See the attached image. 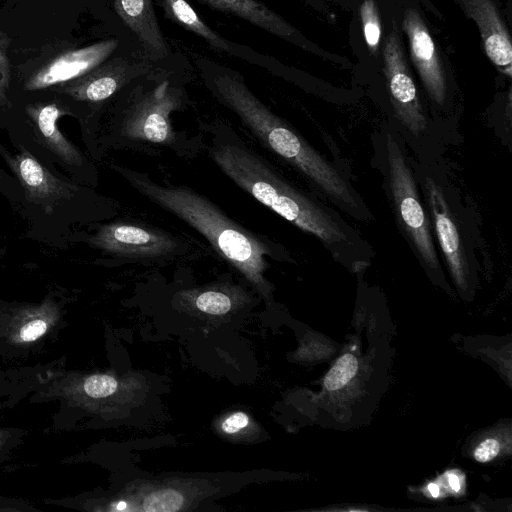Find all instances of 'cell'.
<instances>
[{
	"label": "cell",
	"instance_id": "obj_1",
	"mask_svg": "<svg viewBox=\"0 0 512 512\" xmlns=\"http://www.w3.org/2000/svg\"><path fill=\"white\" fill-rule=\"evenodd\" d=\"M193 67L177 55L126 85L114 100L108 127L99 137V152L130 150L150 156L164 152L183 158L197 157L204 149L202 134L178 130L173 114L188 109V83ZM201 133V132H200Z\"/></svg>",
	"mask_w": 512,
	"mask_h": 512
},
{
	"label": "cell",
	"instance_id": "obj_2",
	"mask_svg": "<svg viewBox=\"0 0 512 512\" xmlns=\"http://www.w3.org/2000/svg\"><path fill=\"white\" fill-rule=\"evenodd\" d=\"M199 127L208 156L241 190L330 247L350 242L343 224L288 182L230 125L214 120Z\"/></svg>",
	"mask_w": 512,
	"mask_h": 512
},
{
	"label": "cell",
	"instance_id": "obj_3",
	"mask_svg": "<svg viewBox=\"0 0 512 512\" xmlns=\"http://www.w3.org/2000/svg\"><path fill=\"white\" fill-rule=\"evenodd\" d=\"M111 168L140 195L199 232L223 260L263 296L269 295L271 284L264 274L269 268V259H286V252L281 246L240 225L209 198L189 186L160 184L147 173L116 164Z\"/></svg>",
	"mask_w": 512,
	"mask_h": 512
},
{
	"label": "cell",
	"instance_id": "obj_4",
	"mask_svg": "<svg viewBox=\"0 0 512 512\" xmlns=\"http://www.w3.org/2000/svg\"><path fill=\"white\" fill-rule=\"evenodd\" d=\"M193 61L211 95L233 112L261 145L340 204L351 209L357 207L354 194L339 172L288 123L271 111L251 91L238 71L207 56L195 55Z\"/></svg>",
	"mask_w": 512,
	"mask_h": 512
},
{
	"label": "cell",
	"instance_id": "obj_5",
	"mask_svg": "<svg viewBox=\"0 0 512 512\" xmlns=\"http://www.w3.org/2000/svg\"><path fill=\"white\" fill-rule=\"evenodd\" d=\"M18 147V152L12 154L0 144V155L16 176L22 202L31 207L30 211L53 217L65 212L71 215L78 208L96 219H109L117 214L115 202L95 193L92 187L58 178L27 149Z\"/></svg>",
	"mask_w": 512,
	"mask_h": 512
},
{
	"label": "cell",
	"instance_id": "obj_6",
	"mask_svg": "<svg viewBox=\"0 0 512 512\" xmlns=\"http://www.w3.org/2000/svg\"><path fill=\"white\" fill-rule=\"evenodd\" d=\"M88 243L119 260L143 264L172 261L190 249L180 236L135 219L98 225Z\"/></svg>",
	"mask_w": 512,
	"mask_h": 512
},
{
	"label": "cell",
	"instance_id": "obj_7",
	"mask_svg": "<svg viewBox=\"0 0 512 512\" xmlns=\"http://www.w3.org/2000/svg\"><path fill=\"white\" fill-rule=\"evenodd\" d=\"M392 197L402 228L420 259L434 272L440 263L434 246L431 225L422 207L408 162L393 136L386 142Z\"/></svg>",
	"mask_w": 512,
	"mask_h": 512
},
{
	"label": "cell",
	"instance_id": "obj_8",
	"mask_svg": "<svg viewBox=\"0 0 512 512\" xmlns=\"http://www.w3.org/2000/svg\"><path fill=\"white\" fill-rule=\"evenodd\" d=\"M63 114L55 104H47L31 114L30 128H19L24 136V146L42 161L56 162L81 185L95 188L97 170L92 162L58 128L57 120ZM26 149V148H25Z\"/></svg>",
	"mask_w": 512,
	"mask_h": 512
},
{
	"label": "cell",
	"instance_id": "obj_9",
	"mask_svg": "<svg viewBox=\"0 0 512 512\" xmlns=\"http://www.w3.org/2000/svg\"><path fill=\"white\" fill-rule=\"evenodd\" d=\"M382 54L384 74L395 114L409 132L420 135L426 129L427 121L395 24L385 39Z\"/></svg>",
	"mask_w": 512,
	"mask_h": 512
},
{
	"label": "cell",
	"instance_id": "obj_10",
	"mask_svg": "<svg viewBox=\"0 0 512 512\" xmlns=\"http://www.w3.org/2000/svg\"><path fill=\"white\" fill-rule=\"evenodd\" d=\"M403 29L407 35L411 60L430 98L442 105L447 95L446 77L435 42L420 14L406 9Z\"/></svg>",
	"mask_w": 512,
	"mask_h": 512
},
{
	"label": "cell",
	"instance_id": "obj_11",
	"mask_svg": "<svg viewBox=\"0 0 512 512\" xmlns=\"http://www.w3.org/2000/svg\"><path fill=\"white\" fill-rule=\"evenodd\" d=\"M165 16L187 31L200 37L209 48L217 53L239 58L251 65L273 70L276 64L268 56L257 52L249 46L224 38L212 29L187 2V0H155Z\"/></svg>",
	"mask_w": 512,
	"mask_h": 512
},
{
	"label": "cell",
	"instance_id": "obj_12",
	"mask_svg": "<svg viewBox=\"0 0 512 512\" xmlns=\"http://www.w3.org/2000/svg\"><path fill=\"white\" fill-rule=\"evenodd\" d=\"M115 9L132 42L148 59L165 63L176 57L160 28L153 0H115Z\"/></svg>",
	"mask_w": 512,
	"mask_h": 512
},
{
	"label": "cell",
	"instance_id": "obj_13",
	"mask_svg": "<svg viewBox=\"0 0 512 512\" xmlns=\"http://www.w3.org/2000/svg\"><path fill=\"white\" fill-rule=\"evenodd\" d=\"M425 192L433 217L435 233L449 270L455 281L459 285H464L468 276V259L458 226L453 218L445 195L440 187L430 178L425 180Z\"/></svg>",
	"mask_w": 512,
	"mask_h": 512
},
{
	"label": "cell",
	"instance_id": "obj_14",
	"mask_svg": "<svg viewBox=\"0 0 512 512\" xmlns=\"http://www.w3.org/2000/svg\"><path fill=\"white\" fill-rule=\"evenodd\" d=\"M467 17L477 24L484 51L491 62L511 76L512 44L493 0H459Z\"/></svg>",
	"mask_w": 512,
	"mask_h": 512
},
{
	"label": "cell",
	"instance_id": "obj_15",
	"mask_svg": "<svg viewBox=\"0 0 512 512\" xmlns=\"http://www.w3.org/2000/svg\"><path fill=\"white\" fill-rule=\"evenodd\" d=\"M212 9L240 18L251 25L303 49L310 43L283 17L258 0H196Z\"/></svg>",
	"mask_w": 512,
	"mask_h": 512
},
{
	"label": "cell",
	"instance_id": "obj_16",
	"mask_svg": "<svg viewBox=\"0 0 512 512\" xmlns=\"http://www.w3.org/2000/svg\"><path fill=\"white\" fill-rule=\"evenodd\" d=\"M117 39H109L88 48L70 53L58 59L29 85L32 89L43 88L83 75L111 56L118 48Z\"/></svg>",
	"mask_w": 512,
	"mask_h": 512
},
{
	"label": "cell",
	"instance_id": "obj_17",
	"mask_svg": "<svg viewBox=\"0 0 512 512\" xmlns=\"http://www.w3.org/2000/svg\"><path fill=\"white\" fill-rule=\"evenodd\" d=\"M58 313L51 303L21 313L17 326L11 329L12 338L18 343H34L43 338L56 323Z\"/></svg>",
	"mask_w": 512,
	"mask_h": 512
},
{
	"label": "cell",
	"instance_id": "obj_18",
	"mask_svg": "<svg viewBox=\"0 0 512 512\" xmlns=\"http://www.w3.org/2000/svg\"><path fill=\"white\" fill-rule=\"evenodd\" d=\"M360 16L366 44L373 54H376L381 41L382 27L377 4L374 0H363L360 6Z\"/></svg>",
	"mask_w": 512,
	"mask_h": 512
},
{
	"label": "cell",
	"instance_id": "obj_19",
	"mask_svg": "<svg viewBox=\"0 0 512 512\" xmlns=\"http://www.w3.org/2000/svg\"><path fill=\"white\" fill-rule=\"evenodd\" d=\"M357 358L350 353L341 355L324 378V386L329 391L344 387L356 374Z\"/></svg>",
	"mask_w": 512,
	"mask_h": 512
},
{
	"label": "cell",
	"instance_id": "obj_20",
	"mask_svg": "<svg viewBox=\"0 0 512 512\" xmlns=\"http://www.w3.org/2000/svg\"><path fill=\"white\" fill-rule=\"evenodd\" d=\"M194 304L200 311L211 315H222L232 308L231 295L220 288H208L195 295Z\"/></svg>",
	"mask_w": 512,
	"mask_h": 512
},
{
	"label": "cell",
	"instance_id": "obj_21",
	"mask_svg": "<svg viewBox=\"0 0 512 512\" xmlns=\"http://www.w3.org/2000/svg\"><path fill=\"white\" fill-rule=\"evenodd\" d=\"M183 504V496L175 490L164 489L146 496L143 510L147 512H175Z\"/></svg>",
	"mask_w": 512,
	"mask_h": 512
},
{
	"label": "cell",
	"instance_id": "obj_22",
	"mask_svg": "<svg viewBox=\"0 0 512 512\" xmlns=\"http://www.w3.org/2000/svg\"><path fill=\"white\" fill-rule=\"evenodd\" d=\"M49 370L44 369H25V370H0V385L23 386L33 388L41 383L48 374Z\"/></svg>",
	"mask_w": 512,
	"mask_h": 512
},
{
	"label": "cell",
	"instance_id": "obj_23",
	"mask_svg": "<svg viewBox=\"0 0 512 512\" xmlns=\"http://www.w3.org/2000/svg\"><path fill=\"white\" fill-rule=\"evenodd\" d=\"M117 381L109 375H92L85 379L83 390L92 398H105L117 389Z\"/></svg>",
	"mask_w": 512,
	"mask_h": 512
},
{
	"label": "cell",
	"instance_id": "obj_24",
	"mask_svg": "<svg viewBox=\"0 0 512 512\" xmlns=\"http://www.w3.org/2000/svg\"><path fill=\"white\" fill-rule=\"evenodd\" d=\"M25 431L18 428L0 427V463L8 458L11 451L23 442Z\"/></svg>",
	"mask_w": 512,
	"mask_h": 512
},
{
	"label": "cell",
	"instance_id": "obj_25",
	"mask_svg": "<svg viewBox=\"0 0 512 512\" xmlns=\"http://www.w3.org/2000/svg\"><path fill=\"white\" fill-rule=\"evenodd\" d=\"M499 443L495 439H486L477 447L474 457L478 462H487L493 459L499 452Z\"/></svg>",
	"mask_w": 512,
	"mask_h": 512
},
{
	"label": "cell",
	"instance_id": "obj_26",
	"mask_svg": "<svg viewBox=\"0 0 512 512\" xmlns=\"http://www.w3.org/2000/svg\"><path fill=\"white\" fill-rule=\"evenodd\" d=\"M15 179L11 178L0 168V190L8 195L10 199L12 197L16 200V202L22 201V190L18 181H14Z\"/></svg>",
	"mask_w": 512,
	"mask_h": 512
},
{
	"label": "cell",
	"instance_id": "obj_27",
	"mask_svg": "<svg viewBox=\"0 0 512 512\" xmlns=\"http://www.w3.org/2000/svg\"><path fill=\"white\" fill-rule=\"evenodd\" d=\"M248 423V416L243 412H237L225 419L222 429L226 433L233 434L245 428Z\"/></svg>",
	"mask_w": 512,
	"mask_h": 512
},
{
	"label": "cell",
	"instance_id": "obj_28",
	"mask_svg": "<svg viewBox=\"0 0 512 512\" xmlns=\"http://www.w3.org/2000/svg\"><path fill=\"white\" fill-rule=\"evenodd\" d=\"M448 483H449L450 488L453 491L457 492L460 490V481H459V478L455 474L451 473L448 475Z\"/></svg>",
	"mask_w": 512,
	"mask_h": 512
},
{
	"label": "cell",
	"instance_id": "obj_29",
	"mask_svg": "<svg viewBox=\"0 0 512 512\" xmlns=\"http://www.w3.org/2000/svg\"><path fill=\"white\" fill-rule=\"evenodd\" d=\"M428 491L431 494V496H433V497H438L439 493H440L439 486L435 483H430L428 485Z\"/></svg>",
	"mask_w": 512,
	"mask_h": 512
},
{
	"label": "cell",
	"instance_id": "obj_30",
	"mask_svg": "<svg viewBox=\"0 0 512 512\" xmlns=\"http://www.w3.org/2000/svg\"><path fill=\"white\" fill-rule=\"evenodd\" d=\"M125 506H126V503H119L118 505H116L115 509L122 510L125 508Z\"/></svg>",
	"mask_w": 512,
	"mask_h": 512
}]
</instances>
